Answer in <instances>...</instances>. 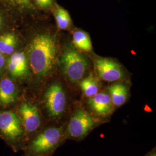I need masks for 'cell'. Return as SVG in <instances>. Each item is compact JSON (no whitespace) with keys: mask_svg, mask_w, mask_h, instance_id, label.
<instances>
[{"mask_svg":"<svg viewBox=\"0 0 156 156\" xmlns=\"http://www.w3.org/2000/svg\"><path fill=\"white\" fill-rule=\"evenodd\" d=\"M57 45L55 39L48 34L36 35L29 46L28 59L34 73L44 76L52 70L56 60Z\"/></svg>","mask_w":156,"mask_h":156,"instance_id":"obj_1","label":"cell"},{"mask_svg":"<svg viewBox=\"0 0 156 156\" xmlns=\"http://www.w3.org/2000/svg\"><path fill=\"white\" fill-rule=\"evenodd\" d=\"M0 138L14 152L23 150L26 144L22 121L14 110H0Z\"/></svg>","mask_w":156,"mask_h":156,"instance_id":"obj_2","label":"cell"},{"mask_svg":"<svg viewBox=\"0 0 156 156\" xmlns=\"http://www.w3.org/2000/svg\"><path fill=\"white\" fill-rule=\"evenodd\" d=\"M62 127L51 126L39 131L23 150L27 156H45L54 151L62 140Z\"/></svg>","mask_w":156,"mask_h":156,"instance_id":"obj_3","label":"cell"},{"mask_svg":"<svg viewBox=\"0 0 156 156\" xmlns=\"http://www.w3.org/2000/svg\"><path fill=\"white\" fill-rule=\"evenodd\" d=\"M59 64L64 75L72 82L81 80L87 67L86 57L73 48H68L64 50Z\"/></svg>","mask_w":156,"mask_h":156,"instance_id":"obj_4","label":"cell"},{"mask_svg":"<svg viewBox=\"0 0 156 156\" xmlns=\"http://www.w3.org/2000/svg\"><path fill=\"white\" fill-rule=\"evenodd\" d=\"M15 111L22 121L27 144L41 130L42 125L41 113L38 107L30 102L21 103Z\"/></svg>","mask_w":156,"mask_h":156,"instance_id":"obj_5","label":"cell"},{"mask_svg":"<svg viewBox=\"0 0 156 156\" xmlns=\"http://www.w3.org/2000/svg\"><path fill=\"white\" fill-rule=\"evenodd\" d=\"M43 100L48 116L51 119L60 117L65 111L66 95L62 86L52 84L45 91Z\"/></svg>","mask_w":156,"mask_h":156,"instance_id":"obj_6","label":"cell"},{"mask_svg":"<svg viewBox=\"0 0 156 156\" xmlns=\"http://www.w3.org/2000/svg\"><path fill=\"white\" fill-rule=\"evenodd\" d=\"M95 124L94 120L87 112L78 109L70 119L67 134L71 138L80 139L89 133Z\"/></svg>","mask_w":156,"mask_h":156,"instance_id":"obj_7","label":"cell"},{"mask_svg":"<svg viewBox=\"0 0 156 156\" xmlns=\"http://www.w3.org/2000/svg\"><path fill=\"white\" fill-rule=\"evenodd\" d=\"M95 67L99 77L106 82L117 81L123 77L121 66L111 59L98 58L95 60Z\"/></svg>","mask_w":156,"mask_h":156,"instance_id":"obj_8","label":"cell"},{"mask_svg":"<svg viewBox=\"0 0 156 156\" xmlns=\"http://www.w3.org/2000/svg\"><path fill=\"white\" fill-rule=\"evenodd\" d=\"M18 90L13 80L8 78L0 80V108L6 110L16 103Z\"/></svg>","mask_w":156,"mask_h":156,"instance_id":"obj_9","label":"cell"},{"mask_svg":"<svg viewBox=\"0 0 156 156\" xmlns=\"http://www.w3.org/2000/svg\"><path fill=\"white\" fill-rule=\"evenodd\" d=\"M7 67L12 76L23 79L28 75V64L26 56L23 52H16L8 59Z\"/></svg>","mask_w":156,"mask_h":156,"instance_id":"obj_10","label":"cell"},{"mask_svg":"<svg viewBox=\"0 0 156 156\" xmlns=\"http://www.w3.org/2000/svg\"><path fill=\"white\" fill-rule=\"evenodd\" d=\"M89 104L93 111L101 116H107L112 111L113 104L111 96L106 93H98L91 97Z\"/></svg>","mask_w":156,"mask_h":156,"instance_id":"obj_11","label":"cell"},{"mask_svg":"<svg viewBox=\"0 0 156 156\" xmlns=\"http://www.w3.org/2000/svg\"><path fill=\"white\" fill-rule=\"evenodd\" d=\"M113 105L116 106L123 105L128 98V88L123 83H115L108 87Z\"/></svg>","mask_w":156,"mask_h":156,"instance_id":"obj_12","label":"cell"},{"mask_svg":"<svg viewBox=\"0 0 156 156\" xmlns=\"http://www.w3.org/2000/svg\"><path fill=\"white\" fill-rule=\"evenodd\" d=\"M17 44L16 35L13 33H5L0 35V51L3 55L13 53Z\"/></svg>","mask_w":156,"mask_h":156,"instance_id":"obj_13","label":"cell"},{"mask_svg":"<svg viewBox=\"0 0 156 156\" xmlns=\"http://www.w3.org/2000/svg\"><path fill=\"white\" fill-rule=\"evenodd\" d=\"M73 42L79 50L90 51L92 50V44L89 34L83 31H76L73 33Z\"/></svg>","mask_w":156,"mask_h":156,"instance_id":"obj_14","label":"cell"},{"mask_svg":"<svg viewBox=\"0 0 156 156\" xmlns=\"http://www.w3.org/2000/svg\"><path fill=\"white\" fill-rule=\"evenodd\" d=\"M54 15L55 17L57 27L60 30H66L68 28L71 24V18L66 9L61 6L57 5Z\"/></svg>","mask_w":156,"mask_h":156,"instance_id":"obj_15","label":"cell"},{"mask_svg":"<svg viewBox=\"0 0 156 156\" xmlns=\"http://www.w3.org/2000/svg\"><path fill=\"white\" fill-rule=\"evenodd\" d=\"M80 88L84 94L87 97H92L98 93L99 85L96 78L90 76L84 79L80 83Z\"/></svg>","mask_w":156,"mask_h":156,"instance_id":"obj_16","label":"cell"},{"mask_svg":"<svg viewBox=\"0 0 156 156\" xmlns=\"http://www.w3.org/2000/svg\"><path fill=\"white\" fill-rule=\"evenodd\" d=\"M11 3L15 5L19 6L26 9H33L30 0H9Z\"/></svg>","mask_w":156,"mask_h":156,"instance_id":"obj_17","label":"cell"},{"mask_svg":"<svg viewBox=\"0 0 156 156\" xmlns=\"http://www.w3.org/2000/svg\"><path fill=\"white\" fill-rule=\"evenodd\" d=\"M36 4L42 9L49 8L52 5L54 0H34Z\"/></svg>","mask_w":156,"mask_h":156,"instance_id":"obj_18","label":"cell"},{"mask_svg":"<svg viewBox=\"0 0 156 156\" xmlns=\"http://www.w3.org/2000/svg\"><path fill=\"white\" fill-rule=\"evenodd\" d=\"M5 64V58L4 57V55H3L0 51V73L2 71Z\"/></svg>","mask_w":156,"mask_h":156,"instance_id":"obj_19","label":"cell"},{"mask_svg":"<svg viewBox=\"0 0 156 156\" xmlns=\"http://www.w3.org/2000/svg\"><path fill=\"white\" fill-rule=\"evenodd\" d=\"M2 24H3V19H2V17L1 16V15H0V28L2 27Z\"/></svg>","mask_w":156,"mask_h":156,"instance_id":"obj_20","label":"cell"},{"mask_svg":"<svg viewBox=\"0 0 156 156\" xmlns=\"http://www.w3.org/2000/svg\"><path fill=\"white\" fill-rule=\"evenodd\" d=\"M151 156H156V154H155V153H154V154H153Z\"/></svg>","mask_w":156,"mask_h":156,"instance_id":"obj_21","label":"cell"}]
</instances>
